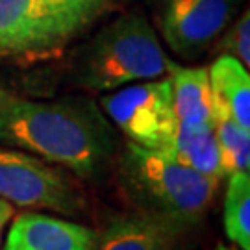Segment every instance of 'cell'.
I'll use <instances>...</instances> for the list:
<instances>
[{
    "mask_svg": "<svg viewBox=\"0 0 250 250\" xmlns=\"http://www.w3.org/2000/svg\"><path fill=\"white\" fill-rule=\"evenodd\" d=\"M154 28L143 15H121L104 26L74 58V82L89 91H113L156 80L172 71Z\"/></svg>",
    "mask_w": 250,
    "mask_h": 250,
    "instance_id": "obj_3",
    "label": "cell"
},
{
    "mask_svg": "<svg viewBox=\"0 0 250 250\" xmlns=\"http://www.w3.org/2000/svg\"><path fill=\"white\" fill-rule=\"evenodd\" d=\"M215 137L221 152L224 174L249 172L250 169V130H245L224 113H213Z\"/></svg>",
    "mask_w": 250,
    "mask_h": 250,
    "instance_id": "obj_15",
    "label": "cell"
},
{
    "mask_svg": "<svg viewBox=\"0 0 250 250\" xmlns=\"http://www.w3.org/2000/svg\"><path fill=\"white\" fill-rule=\"evenodd\" d=\"M182 165L197 170L200 174L223 180L226 174L221 163V152L215 137V126H198V128H184L176 126V134L167 150Z\"/></svg>",
    "mask_w": 250,
    "mask_h": 250,
    "instance_id": "obj_13",
    "label": "cell"
},
{
    "mask_svg": "<svg viewBox=\"0 0 250 250\" xmlns=\"http://www.w3.org/2000/svg\"><path fill=\"white\" fill-rule=\"evenodd\" d=\"M104 0H28V9L50 50L67 43L99 15Z\"/></svg>",
    "mask_w": 250,
    "mask_h": 250,
    "instance_id": "obj_9",
    "label": "cell"
},
{
    "mask_svg": "<svg viewBox=\"0 0 250 250\" xmlns=\"http://www.w3.org/2000/svg\"><path fill=\"white\" fill-rule=\"evenodd\" d=\"M169 74L178 126L198 128L213 125V99L208 69L174 65Z\"/></svg>",
    "mask_w": 250,
    "mask_h": 250,
    "instance_id": "obj_11",
    "label": "cell"
},
{
    "mask_svg": "<svg viewBox=\"0 0 250 250\" xmlns=\"http://www.w3.org/2000/svg\"><path fill=\"white\" fill-rule=\"evenodd\" d=\"M13 217H15L13 206L9 204V202H6L4 198H0V250H2V245H4V230L11 223Z\"/></svg>",
    "mask_w": 250,
    "mask_h": 250,
    "instance_id": "obj_17",
    "label": "cell"
},
{
    "mask_svg": "<svg viewBox=\"0 0 250 250\" xmlns=\"http://www.w3.org/2000/svg\"><path fill=\"white\" fill-rule=\"evenodd\" d=\"M95 230L62 217L22 211L9 226L2 250H91Z\"/></svg>",
    "mask_w": 250,
    "mask_h": 250,
    "instance_id": "obj_8",
    "label": "cell"
},
{
    "mask_svg": "<svg viewBox=\"0 0 250 250\" xmlns=\"http://www.w3.org/2000/svg\"><path fill=\"white\" fill-rule=\"evenodd\" d=\"M100 106L109 123L130 143L152 150H167L176 134L170 78L145 80L104 95Z\"/></svg>",
    "mask_w": 250,
    "mask_h": 250,
    "instance_id": "obj_5",
    "label": "cell"
},
{
    "mask_svg": "<svg viewBox=\"0 0 250 250\" xmlns=\"http://www.w3.org/2000/svg\"><path fill=\"white\" fill-rule=\"evenodd\" d=\"M197 226L178 217L134 209L95 230L91 250H184Z\"/></svg>",
    "mask_w": 250,
    "mask_h": 250,
    "instance_id": "obj_6",
    "label": "cell"
},
{
    "mask_svg": "<svg viewBox=\"0 0 250 250\" xmlns=\"http://www.w3.org/2000/svg\"><path fill=\"white\" fill-rule=\"evenodd\" d=\"M219 39V52L235 58L243 67L250 65V13L245 11L230 28H226Z\"/></svg>",
    "mask_w": 250,
    "mask_h": 250,
    "instance_id": "obj_16",
    "label": "cell"
},
{
    "mask_svg": "<svg viewBox=\"0 0 250 250\" xmlns=\"http://www.w3.org/2000/svg\"><path fill=\"white\" fill-rule=\"evenodd\" d=\"M228 176L224 232L239 250H250V176L249 172H233Z\"/></svg>",
    "mask_w": 250,
    "mask_h": 250,
    "instance_id": "obj_14",
    "label": "cell"
},
{
    "mask_svg": "<svg viewBox=\"0 0 250 250\" xmlns=\"http://www.w3.org/2000/svg\"><path fill=\"white\" fill-rule=\"evenodd\" d=\"M213 113L232 117L237 125L250 130V76L235 58L221 56L208 71Z\"/></svg>",
    "mask_w": 250,
    "mask_h": 250,
    "instance_id": "obj_10",
    "label": "cell"
},
{
    "mask_svg": "<svg viewBox=\"0 0 250 250\" xmlns=\"http://www.w3.org/2000/svg\"><path fill=\"white\" fill-rule=\"evenodd\" d=\"M0 52L9 56L52 52L28 9V0H0Z\"/></svg>",
    "mask_w": 250,
    "mask_h": 250,
    "instance_id": "obj_12",
    "label": "cell"
},
{
    "mask_svg": "<svg viewBox=\"0 0 250 250\" xmlns=\"http://www.w3.org/2000/svg\"><path fill=\"white\" fill-rule=\"evenodd\" d=\"M217 250H239L237 247H232V245H224V243H219L217 245Z\"/></svg>",
    "mask_w": 250,
    "mask_h": 250,
    "instance_id": "obj_19",
    "label": "cell"
},
{
    "mask_svg": "<svg viewBox=\"0 0 250 250\" xmlns=\"http://www.w3.org/2000/svg\"><path fill=\"white\" fill-rule=\"evenodd\" d=\"M0 145L34 154L76 174L97 178L119 152V135L89 99L37 102L11 99L0 107Z\"/></svg>",
    "mask_w": 250,
    "mask_h": 250,
    "instance_id": "obj_1",
    "label": "cell"
},
{
    "mask_svg": "<svg viewBox=\"0 0 250 250\" xmlns=\"http://www.w3.org/2000/svg\"><path fill=\"white\" fill-rule=\"evenodd\" d=\"M117 180L135 209L198 224L219 193V178L182 165L163 150L128 143L115 156Z\"/></svg>",
    "mask_w": 250,
    "mask_h": 250,
    "instance_id": "obj_2",
    "label": "cell"
},
{
    "mask_svg": "<svg viewBox=\"0 0 250 250\" xmlns=\"http://www.w3.org/2000/svg\"><path fill=\"white\" fill-rule=\"evenodd\" d=\"M9 99H11V95H9L6 89H2V87H0V107L4 106V104H6Z\"/></svg>",
    "mask_w": 250,
    "mask_h": 250,
    "instance_id": "obj_18",
    "label": "cell"
},
{
    "mask_svg": "<svg viewBox=\"0 0 250 250\" xmlns=\"http://www.w3.org/2000/svg\"><path fill=\"white\" fill-rule=\"evenodd\" d=\"M0 198L11 206L65 217L85 208V198L67 170L8 145H0Z\"/></svg>",
    "mask_w": 250,
    "mask_h": 250,
    "instance_id": "obj_4",
    "label": "cell"
},
{
    "mask_svg": "<svg viewBox=\"0 0 250 250\" xmlns=\"http://www.w3.org/2000/svg\"><path fill=\"white\" fill-rule=\"evenodd\" d=\"M237 0H170L160 30L172 52L193 58L211 46L230 26Z\"/></svg>",
    "mask_w": 250,
    "mask_h": 250,
    "instance_id": "obj_7",
    "label": "cell"
}]
</instances>
